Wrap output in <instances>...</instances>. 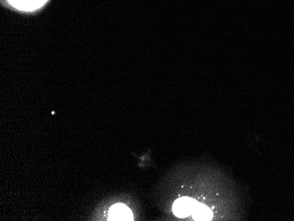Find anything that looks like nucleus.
<instances>
[{
    "label": "nucleus",
    "instance_id": "obj_1",
    "mask_svg": "<svg viewBox=\"0 0 294 221\" xmlns=\"http://www.w3.org/2000/svg\"><path fill=\"white\" fill-rule=\"evenodd\" d=\"M198 202L189 197H182L175 201L173 206V212L178 218H186L192 215Z\"/></svg>",
    "mask_w": 294,
    "mask_h": 221
},
{
    "label": "nucleus",
    "instance_id": "obj_2",
    "mask_svg": "<svg viewBox=\"0 0 294 221\" xmlns=\"http://www.w3.org/2000/svg\"><path fill=\"white\" fill-rule=\"evenodd\" d=\"M108 218L111 220H132L133 214L129 207L123 204H117L111 207Z\"/></svg>",
    "mask_w": 294,
    "mask_h": 221
},
{
    "label": "nucleus",
    "instance_id": "obj_3",
    "mask_svg": "<svg viewBox=\"0 0 294 221\" xmlns=\"http://www.w3.org/2000/svg\"><path fill=\"white\" fill-rule=\"evenodd\" d=\"M13 7L22 11H33L40 8L47 0H7Z\"/></svg>",
    "mask_w": 294,
    "mask_h": 221
},
{
    "label": "nucleus",
    "instance_id": "obj_4",
    "mask_svg": "<svg viewBox=\"0 0 294 221\" xmlns=\"http://www.w3.org/2000/svg\"><path fill=\"white\" fill-rule=\"evenodd\" d=\"M192 216L196 220H210L212 218V212L208 207L198 203Z\"/></svg>",
    "mask_w": 294,
    "mask_h": 221
}]
</instances>
